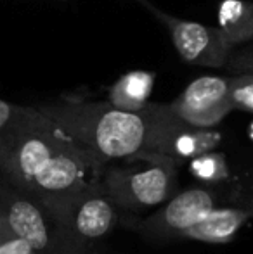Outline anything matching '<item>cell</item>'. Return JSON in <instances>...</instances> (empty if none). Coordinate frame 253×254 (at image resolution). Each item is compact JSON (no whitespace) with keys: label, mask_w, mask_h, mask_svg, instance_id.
I'll use <instances>...</instances> for the list:
<instances>
[{"label":"cell","mask_w":253,"mask_h":254,"mask_svg":"<svg viewBox=\"0 0 253 254\" xmlns=\"http://www.w3.org/2000/svg\"><path fill=\"white\" fill-rule=\"evenodd\" d=\"M106 163L37 106L0 137V175L59 220L78 195L99 187Z\"/></svg>","instance_id":"obj_1"},{"label":"cell","mask_w":253,"mask_h":254,"mask_svg":"<svg viewBox=\"0 0 253 254\" xmlns=\"http://www.w3.org/2000/svg\"><path fill=\"white\" fill-rule=\"evenodd\" d=\"M37 107L106 164L144 151L149 102L141 111L120 109L109 101L84 99H59Z\"/></svg>","instance_id":"obj_2"},{"label":"cell","mask_w":253,"mask_h":254,"mask_svg":"<svg viewBox=\"0 0 253 254\" xmlns=\"http://www.w3.org/2000/svg\"><path fill=\"white\" fill-rule=\"evenodd\" d=\"M180 164L163 154L139 151L106 164L101 185L120 209L141 213L177 194Z\"/></svg>","instance_id":"obj_3"},{"label":"cell","mask_w":253,"mask_h":254,"mask_svg":"<svg viewBox=\"0 0 253 254\" xmlns=\"http://www.w3.org/2000/svg\"><path fill=\"white\" fill-rule=\"evenodd\" d=\"M243 187V173L231 175L217 184H201L187 187L173 194L162 209L142 220H135L134 227L139 234L151 241L180 239L182 232L194 227L208 216L213 209L229 204Z\"/></svg>","instance_id":"obj_4"},{"label":"cell","mask_w":253,"mask_h":254,"mask_svg":"<svg viewBox=\"0 0 253 254\" xmlns=\"http://www.w3.org/2000/svg\"><path fill=\"white\" fill-rule=\"evenodd\" d=\"M0 218L37 254H75L51 211L0 175Z\"/></svg>","instance_id":"obj_5"},{"label":"cell","mask_w":253,"mask_h":254,"mask_svg":"<svg viewBox=\"0 0 253 254\" xmlns=\"http://www.w3.org/2000/svg\"><path fill=\"white\" fill-rule=\"evenodd\" d=\"M222 131L213 127H194L173 113L170 104L149 102V130L144 151L163 154L184 163L215 151L222 144Z\"/></svg>","instance_id":"obj_6"},{"label":"cell","mask_w":253,"mask_h":254,"mask_svg":"<svg viewBox=\"0 0 253 254\" xmlns=\"http://www.w3.org/2000/svg\"><path fill=\"white\" fill-rule=\"evenodd\" d=\"M120 207L102 185L78 195L58 220L64 241L75 254L97 253V244L116 228Z\"/></svg>","instance_id":"obj_7"},{"label":"cell","mask_w":253,"mask_h":254,"mask_svg":"<svg viewBox=\"0 0 253 254\" xmlns=\"http://www.w3.org/2000/svg\"><path fill=\"white\" fill-rule=\"evenodd\" d=\"M146 7L169 28L173 45L182 61L205 67H222L227 64L229 51L233 47L224 40L217 26H205L201 23L169 16L149 3Z\"/></svg>","instance_id":"obj_8"},{"label":"cell","mask_w":253,"mask_h":254,"mask_svg":"<svg viewBox=\"0 0 253 254\" xmlns=\"http://www.w3.org/2000/svg\"><path fill=\"white\" fill-rule=\"evenodd\" d=\"M170 107L194 127H215L234 111L229 95V78H196Z\"/></svg>","instance_id":"obj_9"},{"label":"cell","mask_w":253,"mask_h":254,"mask_svg":"<svg viewBox=\"0 0 253 254\" xmlns=\"http://www.w3.org/2000/svg\"><path fill=\"white\" fill-rule=\"evenodd\" d=\"M243 192L234 201L213 209L194 227L182 232L180 239H189L206 244H229L240 230L253 220V170Z\"/></svg>","instance_id":"obj_10"},{"label":"cell","mask_w":253,"mask_h":254,"mask_svg":"<svg viewBox=\"0 0 253 254\" xmlns=\"http://www.w3.org/2000/svg\"><path fill=\"white\" fill-rule=\"evenodd\" d=\"M217 28L224 40L234 47L253 38V3L247 0H222L217 14Z\"/></svg>","instance_id":"obj_11"},{"label":"cell","mask_w":253,"mask_h":254,"mask_svg":"<svg viewBox=\"0 0 253 254\" xmlns=\"http://www.w3.org/2000/svg\"><path fill=\"white\" fill-rule=\"evenodd\" d=\"M155 87V76L148 71H130L109 87L108 101L125 111H141Z\"/></svg>","instance_id":"obj_12"},{"label":"cell","mask_w":253,"mask_h":254,"mask_svg":"<svg viewBox=\"0 0 253 254\" xmlns=\"http://www.w3.org/2000/svg\"><path fill=\"white\" fill-rule=\"evenodd\" d=\"M189 170L201 184H217L231 177L226 154L219 152L217 149L189 159Z\"/></svg>","instance_id":"obj_13"},{"label":"cell","mask_w":253,"mask_h":254,"mask_svg":"<svg viewBox=\"0 0 253 254\" xmlns=\"http://www.w3.org/2000/svg\"><path fill=\"white\" fill-rule=\"evenodd\" d=\"M229 95L234 109L253 113V73L229 78Z\"/></svg>","instance_id":"obj_14"},{"label":"cell","mask_w":253,"mask_h":254,"mask_svg":"<svg viewBox=\"0 0 253 254\" xmlns=\"http://www.w3.org/2000/svg\"><path fill=\"white\" fill-rule=\"evenodd\" d=\"M35 251L0 218V254H33Z\"/></svg>","instance_id":"obj_15"},{"label":"cell","mask_w":253,"mask_h":254,"mask_svg":"<svg viewBox=\"0 0 253 254\" xmlns=\"http://www.w3.org/2000/svg\"><path fill=\"white\" fill-rule=\"evenodd\" d=\"M26 106H21V104H12L7 102L3 99H0V137L9 130L14 125V121L24 113Z\"/></svg>","instance_id":"obj_16"},{"label":"cell","mask_w":253,"mask_h":254,"mask_svg":"<svg viewBox=\"0 0 253 254\" xmlns=\"http://www.w3.org/2000/svg\"><path fill=\"white\" fill-rule=\"evenodd\" d=\"M233 66L238 67V69H245L253 73V56H243L238 57V59L233 61Z\"/></svg>","instance_id":"obj_17"},{"label":"cell","mask_w":253,"mask_h":254,"mask_svg":"<svg viewBox=\"0 0 253 254\" xmlns=\"http://www.w3.org/2000/svg\"><path fill=\"white\" fill-rule=\"evenodd\" d=\"M248 135H250V138H252V142H253V123L250 125V128H248Z\"/></svg>","instance_id":"obj_18"},{"label":"cell","mask_w":253,"mask_h":254,"mask_svg":"<svg viewBox=\"0 0 253 254\" xmlns=\"http://www.w3.org/2000/svg\"><path fill=\"white\" fill-rule=\"evenodd\" d=\"M137 2H141L142 5H148V0H137Z\"/></svg>","instance_id":"obj_19"},{"label":"cell","mask_w":253,"mask_h":254,"mask_svg":"<svg viewBox=\"0 0 253 254\" xmlns=\"http://www.w3.org/2000/svg\"><path fill=\"white\" fill-rule=\"evenodd\" d=\"M94 254H99V251H97V253H94Z\"/></svg>","instance_id":"obj_20"},{"label":"cell","mask_w":253,"mask_h":254,"mask_svg":"<svg viewBox=\"0 0 253 254\" xmlns=\"http://www.w3.org/2000/svg\"><path fill=\"white\" fill-rule=\"evenodd\" d=\"M33 254H37V253H33Z\"/></svg>","instance_id":"obj_21"}]
</instances>
